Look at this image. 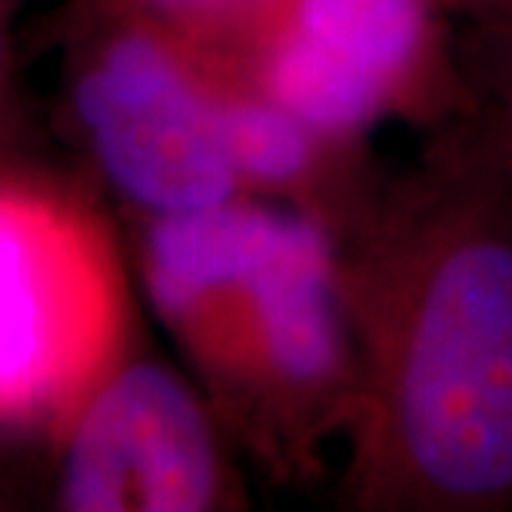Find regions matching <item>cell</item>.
Wrapping results in <instances>:
<instances>
[{
    "mask_svg": "<svg viewBox=\"0 0 512 512\" xmlns=\"http://www.w3.org/2000/svg\"><path fill=\"white\" fill-rule=\"evenodd\" d=\"M456 27L463 24H489V20L512 17V0H439Z\"/></svg>",
    "mask_w": 512,
    "mask_h": 512,
    "instance_id": "8fae6325",
    "label": "cell"
},
{
    "mask_svg": "<svg viewBox=\"0 0 512 512\" xmlns=\"http://www.w3.org/2000/svg\"><path fill=\"white\" fill-rule=\"evenodd\" d=\"M459 54L479 100L503 120L512 140V17L459 27Z\"/></svg>",
    "mask_w": 512,
    "mask_h": 512,
    "instance_id": "9c48e42d",
    "label": "cell"
},
{
    "mask_svg": "<svg viewBox=\"0 0 512 512\" xmlns=\"http://www.w3.org/2000/svg\"><path fill=\"white\" fill-rule=\"evenodd\" d=\"M54 439V499L67 512L247 506L237 443L200 383L137 350L80 399Z\"/></svg>",
    "mask_w": 512,
    "mask_h": 512,
    "instance_id": "8992f818",
    "label": "cell"
},
{
    "mask_svg": "<svg viewBox=\"0 0 512 512\" xmlns=\"http://www.w3.org/2000/svg\"><path fill=\"white\" fill-rule=\"evenodd\" d=\"M7 20L0 17V143H7L17 130V74H14V50L7 40Z\"/></svg>",
    "mask_w": 512,
    "mask_h": 512,
    "instance_id": "30bf717a",
    "label": "cell"
},
{
    "mask_svg": "<svg viewBox=\"0 0 512 512\" xmlns=\"http://www.w3.org/2000/svg\"><path fill=\"white\" fill-rule=\"evenodd\" d=\"M200 47L207 54L220 147L240 193L303 213L333 240L360 217L389 170L373 143L310 127L243 77L220 50L203 40Z\"/></svg>",
    "mask_w": 512,
    "mask_h": 512,
    "instance_id": "52a82bcc",
    "label": "cell"
},
{
    "mask_svg": "<svg viewBox=\"0 0 512 512\" xmlns=\"http://www.w3.org/2000/svg\"><path fill=\"white\" fill-rule=\"evenodd\" d=\"M120 250L94 210L0 173V433L54 436L133 353Z\"/></svg>",
    "mask_w": 512,
    "mask_h": 512,
    "instance_id": "277c9868",
    "label": "cell"
},
{
    "mask_svg": "<svg viewBox=\"0 0 512 512\" xmlns=\"http://www.w3.org/2000/svg\"><path fill=\"white\" fill-rule=\"evenodd\" d=\"M260 0H84V17H143L193 40H217Z\"/></svg>",
    "mask_w": 512,
    "mask_h": 512,
    "instance_id": "ba28073f",
    "label": "cell"
},
{
    "mask_svg": "<svg viewBox=\"0 0 512 512\" xmlns=\"http://www.w3.org/2000/svg\"><path fill=\"white\" fill-rule=\"evenodd\" d=\"M333 237L356 360L343 512L512 509V140L483 100L419 133Z\"/></svg>",
    "mask_w": 512,
    "mask_h": 512,
    "instance_id": "6da1fadb",
    "label": "cell"
},
{
    "mask_svg": "<svg viewBox=\"0 0 512 512\" xmlns=\"http://www.w3.org/2000/svg\"><path fill=\"white\" fill-rule=\"evenodd\" d=\"M137 220L143 293L237 449L283 483L320 479L356 403L330 233L260 197Z\"/></svg>",
    "mask_w": 512,
    "mask_h": 512,
    "instance_id": "7a4b0ae2",
    "label": "cell"
},
{
    "mask_svg": "<svg viewBox=\"0 0 512 512\" xmlns=\"http://www.w3.org/2000/svg\"><path fill=\"white\" fill-rule=\"evenodd\" d=\"M203 44L333 137L370 140L389 120L429 133L479 107L439 0H260Z\"/></svg>",
    "mask_w": 512,
    "mask_h": 512,
    "instance_id": "3957f363",
    "label": "cell"
},
{
    "mask_svg": "<svg viewBox=\"0 0 512 512\" xmlns=\"http://www.w3.org/2000/svg\"><path fill=\"white\" fill-rule=\"evenodd\" d=\"M70 114L97 173L137 217L243 197L220 147L200 40L143 17H84Z\"/></svg>",
    "mask_w": 512,
    "mask_h": 512,
    "instance_id": "5b68a950",
    "label": "cell"
},
{
    "mask_svg": "<svg viewBox=\"0 0 512 512\" xmlns=\"http://www.w3.org/2000/svg\"><path fill=\"white\" fill-rule=\"evenodd\" d=\"M24 4H27V0H0V17L10 20V17H14L17 10L24 7Z\"/></svg>",
    "mask_w": 512,
    "mask_h": 512,
    "instance_id": "7c38bea8",
    "label": "cell"
}]
</instances>
